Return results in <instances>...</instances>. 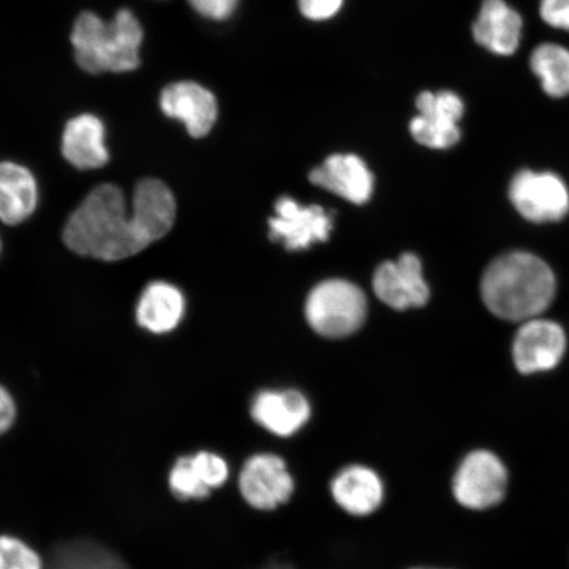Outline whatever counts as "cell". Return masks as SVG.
Returning a JSON list of instances; mask_svg holds the SVG:
<instances>
[{"label":"cell","instance_id":"32","mask_svg":"<svg viewBox=\"0 0 569 569\" xmlns=\"http://www.w3.org/2000/svg\"><path fill=\"white\" fill-rule=\"evenodd\" d=\"M0 249H2V244H0Z\"/></svg>","mask_w":569,"mask_h":569},{"label":"cell","instance_id":"31","mask_svg":"<svg viewBox=\"0 0 569 569\" xmlns=\"http://www.w3.org/2000/svg\"><path fill=\"white\" fill-rule=\"evenodd\" d=\"M261 569H295L293 567L291 566H288V565H282V563H273V565H269L264 568H261Z\"/></svg>","mask_w":569,"mask_h":569},{"label":"cell","instance_id":"3","mask_svg":"<svg viewBox=\"0 0 569 569\" xmlns=\"http://www.w3.org/2000/svg\"><path fill=\"white\" fill-rule=\"evenodd\" d=\"M415 111L408 131L418 146L447 152L460 144L467 104L458 91L421 90L415 97Z\"/></svg>","mask_w":569,"mask_h":569},{"label":"cell","instance_id":"29","mask_svg":"<svg viewBox=\"0 0 569 569\" xmlns=\"http://www.w3.org/2000/svg\"><path fill=\"white\" fill-rule=\"evenodd\" d=\"M345 0H298L305 18L312 21L329 20L337 16Z\"/></svg>","mask_w":569,"mask_h":569},{"label":"cell","instance_id":"14","mask_svg":"<svg viewBox=\"0 0 569 569\" xmlns=\"http://www.w3.org/2000/svg\"><path fill=\"white\" fill-rule=\"evenodd\" d=\"M316 187L331 191L348 202L362 204L373 193V176L356 154H332L309 176Z\"/></svg>","mask_w":569,"mask_h":569},{"label":"cell","instance_id":"17","mask_svg":"<svg viewBox=\"0 0 569 569\" xmlns=\"http://www.w3.org/2000/svg\"><path fill=\"white\" fill-rule=\"evenodd\" d=\"M144 30L131 10H119L107 21L103 46L102 69L110 73H130L140 66V48Z\"/></svg>","mask_w":569,"mask_h":569},{"label":"cell","instance_id":"18","mask_svg":"<svg viewBox=\"0 0 569 569\" xmlns=\"http://www.w3.org/2000/svg\"><path fill=\"white\" fill-rule=\"evenodd\" d=\"M38 202V182L31 170L17 162H0V220L7 226L23 223Z\"/></svg>","mask_w":569,"mask_h":569},{"label":"cell","instance_id":"11","mask_svg":"<svg viewBox=\"0 0 569 569\" xmlns=\"http://www.w3.org/2000/svg\"><path fill=\"white\" fill-rule=\"evenodd\" d=\"M566 346V333L558 323L536 318L526 320L515 339V365L525 375L550 371L563 359Z\"/></svg>","mask_w":569,"mask_h":569},{"label":"cell","instance_id":"21","mask_svg":"<svg viewBox=\"0 0 569 569\" xmlns=\"http://www.w3.org/2000/svg\"><path fill=\"white\" fill-rule=\"evenodd\" d=\"M531 74L540 90L551 99L569 97V48L557 41H543L528 57Z\"/></svg>","mask_w":569,"mask_h":569},{"label":"cell","instance_id":"6","mask_svg":"<svg viewBox=\"0 0 569 569\" xmlns=\"http://www.w3.org/2000/svg\"><path fill=\"white\" fill-rule=\"evenodd\" d=\"M508 472L492 452L475 451L462 460L453 478V495L462 507L486 510L507 492Z\"/></svg>","mask_w":569,"mask_h":569},{"label":"cell","instance_id":"28","mask_svg":"<svg viewBox=\"0 0 569 569\" xmlns=\"http://www.w3.org/2000/svg\"><path fill=\"white\" fill-rule=\"evenodd\" d=\"M188 2L199 16L212 20L229 19L239 4V0H188Z\"/></svg>","mask_w":569,"mask_h":569},{"label":"cell","instance_id":"2","mask_svg":"<svg viewBox=\"0 0 569 569\" xmlns=\"http://www.w3.org/2000/svg\"><path fill=\"white\" fill-rule=\"evenodd\" d=\"M557 281L549 266L531 253L511 252L488 267L481 281V297L498 318L526 322L549 308Z\"/></svg>","mask_w":569,"mask_h":569},{"label":"cell","instance_id":"20","mask_svg":"<svg viewBox=\"0 0 569 569\" xmlns=\"http://www.w3.org/2000/svg\"><path fill=\"white\" fill-rule=\"evenodd\" d=\"M184 298L180 289L168 282L149 283L137 308L138 323L149 332L167 333L180 325Z\"/></svg>","mask_w":569,"mask_h":569},{"label":"cell","instance_id":"26","mask_svg":"<svg viewBox=\"0 0 569 569\" xmlns=\"http://www.w3.org/2000/svg\"><path fill=\"white\" fill-rule=\"evenodd\" d=\"M190 460L199 480L210 490L222 487L229 479V466L216 453L198 452Z\"/></svg>","mask_w":569,"mask_h":569},{"label":"cell","instance_id":"15","mask_svg":"<svg viewBox=\"0 0 569 569\" xmlns=\"http://www.w3.org/2000/svg\"><path fill=\"white\" fill-rule=\"evenodd\" d=\"M106 137L103 120L94 113H81L71 118L62 132L63 159L80 170L103 168L110 160Z\"/></svg>","mask_w":569,"mask_h":569},{"label":"cell","instance_id":"4","mask_svg":"<svg viewBox=\"0 0 569 569\" xmlns=\"http://www.w3.org/2000/svg\"><path fill=\"white\" fill-rule=\"evenodd\" d=\"M365 291L345 280H329L312 289L306 318L312 330L326 338H343L358 331L367 318Z\"/></svg>","mask_w":569,"mask_h":569},{"label":"cell","instance_id":"10","mask_svg":"<svg viewBox=\"0 0 569 569\" xmlns=\"http://www.w3.org/2000/svg\"><path fill=\"white\" fill-rule=\"evenodd\" d=\"M373 290L379 300L396 310L422 308L430 298L421 260L415 253H405L377 268Z\"/></svg>","mask_w":569,"mask_h":569},{"label":"cell","instance_id":"25","mask_svg":"<svg viewBox=\"0 0 569 569\" xmlns=\"http://www.w3.org/2000/svg\"><path fill=\"white\" fill-rule=\"evenodd\" d=\"M44 560L16 537H0V569H44Z\"/></svg>","mask_w":569,"mask_h":569},{"label":"cell","instance_id":"19","mask_svg":"<svg viewBox=\"0 0 569 569\" xmlns=\"http://www.w3.org/2000/svg\"><path fill=\"white\" fill-rule=\"evenodd\" d=\"M337 503L356 517L372 515L383 498L382 481L371 468L351 466L339 472L331 483Z\"/></svg>","mask_w":569,"mask_h":569},{"label":"cell","instance_id":"23","mask_svg":"<svg viewBox=\"0 0 569 569\" xmlns=\"http://www.w3.org/2000/svg\"><path fill=\"white\" fill-rule=\"evenodd\" d=\"M106 27L107 21L91 11H83L74 21L70 42L78 67L87 73H103L102 44Z\"/></svg>","mask_w":569,"mask_h":569},{"label":"cell","instance_id":"30","mask_svg":"<svg viewBox=\"0 0 569 569\" xmlns=\"http://www.w3.org/2000/svg\"><path fill=\"white\" fill-rule=\"evenodd\" d=\"M17 405L12 396L3 387H0V436L9 431L16 422Z\"/></svg>","mask_w":569,"mask_h":569},{"label":"cell","instance_id":"16","mask_svg":"<svg viewBox=\"0 0 569 569\" xmlns=\"http://www.w3.org/2000/svg\"><path fill=\"white\" fill-rule=\"evenodd\" d=\"M251 412L254 421L266 430L287 438L308 423L311 409L300 391H261L254 398Z\"/></svg>","mask_w":569,"mask_h":569},{"label":"cell","instance_id":"8","mask_svg":"<svg viewBox=\"0 0 569 569\" xmlns=\"http://www.w3.org/2000/svg\"><path fill=\"white\" fill-rule=\"evenodd\" d=\"M241 496L259 510H273L287 503L295 492V480L287 462L272 453L254 455L239 476Z\"/></svg>","mask_w":569,"mask_h":569},{"label":"cell","instance_id":"7","mask_svg":"<svg viewBox=\"0 0 569 569\" xmlns=\"http://www.w3.org/2000/svg\"><path fill=\"white\" fill-rule=\"evenodd\" d=\"M276 216L269 219V237L288 251H302L318 241L329 240L332 217L320 206H301L282 197L274 204Z\"/></svg>","mask_w":569,"mask_h":569},{"label":"cell","instance_id":"24","mask_svg":"<svg viewBox=\"0 0 569 569\" xmlns=\"http://www.w3.org/2000/svg\"><path fill=\"white\" fill-rule=\"evenodd\" d=\"M169 487L180 500H203L211 490L203 486L191 465L190 457H182L174 462L169 473Z\"/></svg>","mask_w":569,"mask_h":569},{"label":"cell","instance_id":"13","mask_svg":"<svg viewBox=\"0 0 569 569\" xmlns=\"http://www.w3.org/2000/svg\"><path fill=\"white\" fill-rule=\"evenodd\" d=\"M176 212L174 196L162 181L146 178L134 188L131 219L148 244L166 237L174 224Z\"/></svg>","mask_w":569,"mask_h":569},{"label":"cell","instance_id":"12","mask_svg":"<svg viewBox=\"0 0 569 569\" xmlns=\"http://www.w3.org/2000/svg\"><path fill=\"white\" fill-rule=\"evenodd\" d=\"M163 116L180 120L190 137L204 138L218 119V101L209 89L197 82L180 81L161 91Z\"/></svg>","mask_w":569,"mask_h":569},{"label":"cell","instance_id":"27","mask_svg":"<svg viewBox=\"0 0 569 569\" xmlns=\"http://www.w3.org/2000/svg\"><path fill=\"white\" fill-rule=\"evenodd\" d=\"M538 16L550 30L569 33V0H539Z\"/></svg>","mask_w":569,"mask_h":569},{"label":"cell","instance_id":"1","mask_svg":"<svg viewBox=\"0 0 569 569\" xmlns=\"http://www.w3.org/2000/svg\"><path fill=\"white\" fill-rule=\"evenodd\" d=\"M63 243L71 252L102 261H120L149 246L134 227L123 191L103 183L92 189L71 213Z\"/></svg>","mask_w":569,"mask_h":569},{"label":"cell","instance_id":"9","mask_svg":"<svg viewBox=\"0 0 569 569\" xmlns=\"http://www.w3.org/2000/svg\"><path fill=\"white\" fill-rule=\"evenodd\" d=\"M471 34L482 51L496 57H513L522 46L525 19L507 0H482L471 24Z\"/></svg>","mask_w":569,"mask_h":569},{"label":"cell","instance_id":"5","mask_svg":"<svg viewBox=\"0 0 569 569\" xmlns=\"http://www.w3.org/2000/svg\"><path fill=\"white\" fill-rule=\"evenodd\" d=\"M509 198L517 211L533 223L557 222L569 210L567 184L551 170L519 169L511 177Z\"/></svg>","mask_w":569,"mask_h":569},{"label":"cell","instance_id":"22","mask_svg":"<svg viewBox=\"0 0 569 569\" xmlns=\"http://www.w3.org/2000/svg\"><path fill=\"white\" fill-rule=\"evenodd\" d=\"M44 569H130L118 553L90 539L57 546Z\"/></svg>","mask_w":569,"mask_h":569}]
</instances>
